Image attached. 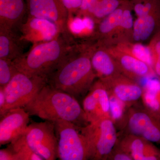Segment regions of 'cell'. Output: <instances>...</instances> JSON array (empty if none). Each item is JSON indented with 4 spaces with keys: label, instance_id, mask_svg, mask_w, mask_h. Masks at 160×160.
Segmentation results:
<instances>
[{
    "label": "cell",
    "instance_id": "cell-1",
    "mask_svg": "<svg viewBox=\"0 0 160 160\" xmlns=\"http://www.w3.org/2000/svg\"><path fill=\"white\" fill-rule=\"evenodd\" d=\"M96 78L92 65L90 42L76 43L47 76V83L77 99L87 94Z\"/></svg>",
    "mask_w": 160,
    "mask_h": 160
},
{
    "label": "cell",
    "instance_id": "cell-2",
    "mask_svg": "<svg viewBox=\"0 0 160 160\" xmlns=\"http://www.w3.org/2000/svg\"><path fill=\"white\" fill-rule=\"evenodd\" d=\"M23 108L29 115L45 121L65 120L81 126L89 124L77 99L48 83Z\"/></svg>",
    "mask_w": 160,
    "mask_h": 160
},
{
    "label": "cell",
    "instance_id": "cell-3",
    "mask_svg": "<svg viewBox=\"0 0 160 160\" xmlns=\"http://www.w3.org/2000/svg\"><path fill=\"white\" fill-rule=\"evenodd\" d=\"M76 43L73 38L61 33L51 41L32 45L29 52L13 62L18 71L27 75L47 77Z\"/></svg>",
    "mask_w": 160,
    "mask_h": 160
},
{
    "label": "cell",
    "instance_id": "cell-4",
    "mask_svg": "<svg viewBox=\"0 0 160 160\" xmlns=\"http://www.w3.org/2000/svg\"><path fill=\"white\" fill-rule=\"evenodd\" d=\"M58 142V158L61 160L90 159L89 145L82 126L65 121H54Z\"/></svg>",
    "mask_w": 160,
    "mask_h": 160
},
{
    "label": "cell",
    "instance_id": "cell-5",
    "mask_svg": "<svg viewBox=\"0 0 160 160\" xmlns=\"http://www.w3.org/2000/svg\"><path fill=\"white\" fill-rule=\"evenodd\" d=\"M89 145L90 159L103 160L109 157L116 144L115 125L110 118L102 119L82 126Z\"/></svg>",
    "mask_w": 160,
    "mask_h": 160
},
{
    "label": "cell",
    "instance_id": "cell-6",
    "mask_svg": "<svg viewBox=\"0 0 160 160\" xmlns=\"http://www.w3.org/2000/svg\"><path fill=\"white\" fill-rule=\"evenodd\" d=\"M47 83V77L30 76L18 72L9 83L3 87L6 103L2 115L9 109L23 108Z\"/></svg>",
    "mask_w": 160,
    "mask_h": 160
},
{
    "label": "cell",
    "instance_id": "cell-7",
    "mask_svg": "<svg viewBox=\"0 0 160 160\" xmlns=\"http://www.w3.org/2000/svg\"><path fill=\"white\" fill-rule=\"evenodd\" d=\"M27 144L45 160L58 158V142L54 122L49 121L32 122L24 133Z\"/></svg>",
    "mask_w": 160,
    "mask_h": 160
},
{
    "label": "cell",
    "instance_id": "cell-8",
    "mask_svg": "<svg viewBox=\"0 0 160 160\" xmlns=\"http://www.w3.org/2000/svg\"><path fill=\"white\" fill-rule=\"evenodd\" d=\"M26 1L27 16L50 21L62 34L73 38L69 29V13L62 0Z\"/></svg>",
    "mask_w": 160,
    "mask_h": 160
},
{
    "label": "cell",
    "instance_id": "cell-9",
    "mask_svg": "<svg viewBox=\"0 0 160 160\" xmlns=\"http://www.w3.org/2000/svg\"><path fill=\"white\" fill-rule=\"evenodd\" d=\"M82 108L88 123L111 118L109 92L102 80L98 79L90 87L83 99Z\"/></svg>",
    "mask_w": 160,
    "mask_h": 160
},
{
    "label": "cell",
    "instance_id": "cell-10",
    "mask_svg": "<svg viewBox=\"0 0 160 160\" xmlns=\"http://www.w3.org/2000/svg\"><path fill=\"white\" fill-rule=\"evenodd\" d=\"M128 124L131 134L160 144V114L148 109L134 111L129 114Z\"/></svg>",
    "mask_w": 160,
    "mask_h": 160
},
{
    "label": "cell",
    "instance_id": "cell-11",
    "mask_svg": "<svg viewBox=\"0 0 160 160\" xmlns=\"http://www.w3.org/2000/svg\"><path fill=\"white\" fill-rule=\"evenodd\" d=\"M18 28L22 39L32 45L51 41L62 33L52 22L28 16Z\"/></svg>",
    "mask_w": 160,
    "mask_h": 160
},
{
    "label": "cell",
    "instance_id": "cell-12",
    "mask_svg": "<svg viewBox=\"0 0 160 160\" xmlns=\"http://www.w3.org/2000/svg\"><path fill=\"white\" fill-rule=\"evenodd\" d=\"M29 114L22 107L10 109L1 116L0 145L11 143L22 135L28 126Z\"/></svg>",
    "mask_w": 160,
    "mask_h": 160
},
{
    "label": "cell",
    "instance_id": "cell-13",
    "mask_svg": "<svg viewBox=\"0 0 160 160\" xmlns=\"http://www.w3.org/2000/svg\"><path fill=\"white\" fill-rule=\"evenodd\" d=\"M101 80L105 83L109 93L127 105L142 98V86L135 80L122 73Z\"/></svg>",
    "mask_w": 160,
    "mask_h": 160
},
{
    "label": "cell",
    "instance_id": "cell-14",
    "mask_svg": "<svg viewBox=\"0 0 160 160\" xmlns=\"http://www.w3.org/2000/svg\"><path fill=\"white\" fill-rule=\"evenodd\" d=\"M106 47L117 63L122 74L135 81L156 76L152 68L147 63L112 46Z\"/></svg>",
    "mask_w": 160,
    "mask_h": 160
},
{
    "label": "cell",
    "instance_id": "cell-15",
    "mask_svg": "<svg viewBox=\"0 0 160 160\" xmlns=\"http://www.w3.org/2000/svg\"><path fill=\"white\" fill-rule=\"evenodd\" d=\"M90 49L92 65L98 79H103L122 73L106 47L91 42Z\"/></svg>",
    "mask_w": 160,
    "mask_h": 160
},
{
    "label": "cell",
    "instance_id": "cell-16",
    "mask_svg": "<svg viewBox=\"0 0 160 160\" xmlns=\"http://www.w3.org/2000/svg\"><path fill=\"white\" fill-rule=\"evenodd\" d=\"M151 142L132 134L129 135L121 143L122 151L130 155L132 160H160V151Z\"/></svg>",
    "mask_w": 160,
    "mask_h": 160
},
{
    "label": "cell",
    "instance_id": "cell-17",
    "mask_svg": "<svg viewBox=\"0 0 160 160\" xmlns=\"http://www.w3.org/2000/svg\"><path fill=\"white\" fill-rule=\"evenodd\" d=\"M27 12L26 0H0V28H19Z\"/></svg>",
    "mask_w": 160,
    "mask_h": 160
},
{
    "label": "cell",
    "instance_id": "cell-18",
    "mask_svg": "<svg viewBox=\"0 0 160 160\" xmlns=\"http://www.w3.org/2000/svg\"><path fill=\"white\" fill-rule=\"evenodd\" d=\"M125 5L120 6L112 13L96 24L92 40L105 46H111L122 16Z\"/></svg>",
    "mask_w": 160,
    "mask_h": 160
},
{
    "label": "cell",
    "instance_id": "cell-19",
    "mask_svg": "<svg viewBox=\"0 0 160 160\" xmlns=\"http://www.w3.org/2000/svg\"><path fill=\"white\" fill-rule=\"evenodd\" d=\"M15 30L0 28V58L14 61L25 53L24 44L26 42Z\"/></svg>",
    "mask_w": 160,
    "mask_h": 160
},
{
    "label": "cell",
    "instance_id": "cell-20",
    "mask_svg": "<svg viewBox=\"0 0 160 160\" xmlns=\"http://www.w3.org/2000/svg\"><path fill=\"white\" fill-rule=\"evenodd\" d=\"M160 29V9L134 21L133 42H142L152 36Z\"/></svg>",
    "mask_w": 160,
    "mask_h": 160
},
{
    "label": "cell",
    "instance_id": "cell-21",
    "mask_svg": "<svg viewBox=\"0 0 160 160\" xmlns=\"http://www.w3.org/2000/svg\"><path fill=\"white\" fill-rule=\"evenodd\" d=\"M142 87V98L146 109L160 115V80L157 77H149Z\"/></svg>",
    "mask_w": 160,
    "mask_h": 160
},
{
    "label": "cell",
    "instance_id": "cell-22",
    "mask_svg": "<svg viewBox=\"0 0 160 160\" xmlns=\"http://www.w3.org/2000/svg\"><path fill=\"white\" fill-rule=\"evenodd\" d=\"M131 8L132 7L125 6L117 31L110 46L122 42H133L134 21Z\"/></svg>",
    "mask_w": 160,
    "mask_h": 160
},
{
    "label": "cell",
    "instance_id": "cell-23",
    "mask_svg": "<svg viewBox=\"0 0 160 160\" xmlns=\"http://www.w3.org/2000/svg\"><path fill=\"white\" fill-rule=\"evenodd\" d=\"M111 46L145 62L152 68V58L148 46H145L142 42H122Z\"/></svg>",
    "mask_w": 160,
    "mask_h": 160
},
{
    "label": "cell",
    "instance_id": "cell-24",
    "mask_svg": "<svg viewBox=\"0 0 160 160\" xmlns=\"http://www.w3.org/2000/svg\"><path fill=\"white\" fill-rule=\"evenodd\" d=\"M8 147L13 152L17 160H44L29 147L24 133L9 143Z\"/></svg>",
    "mask_w": 160,
    "mask_h": 160
},
{
    "label": "cell",
    "instance_id": "cell-25",
    "mask_svg": "<svg viewBox=\"0 0 160 160\" xmlns=\"http://www.w3.org/2000/svg\"><path fill=\"white\" fill-rule=\"evenodd\" d=\"M120 6L119 0H98L91 19L97 24Z\"/></svg>",
    "mask_w": 160,
    "mask_h": 160
},
{
    "label": "cell",
    "instance_id": "cell-26",
    "mask_svg": "<svg viewBox=\"0 0 160 160\" xmlns=\"http://www.w3.org/2000/svg\"><path fill=\"white\" fill-rule=\"evenodd\" d=\"M152 60V69L160 80V29L152 37L148 45Z\"/></svg>",
    "mask_w": 160,
    "mask_h": 160
},
{
    "label": "cell",
    "instance_id": "cell-27",
    "mask_svg": "<svg viewBox=\"0 0 160 160\" xmlns=\"http://www.w3.org/2000/svg\"><path fill=\"white\" fill-rule=\"evenodd\" d=\"M18 72L13 61L0 58V86L7 85Z\"/></svg>",
    "mask_w": 160,
    "mask_h": 160
},
{
    "label": "cell",
    "instance_id": "cell-28",
    "mask_svg": "<svg viewBox=\"0 0 160 160\" xmlns=\"http://www.w3.org/2000/svg\"><path fill=\"white\" fill-rule=\"evenodd\" d=\"M109 94L111 119L114 124L119 123L124 119L126 108L127 105L109 92Z\"/></svg>",
    "mask_w": 160,
    "mask_h": 160
},
{
    "label": "cell",
    "instance_id": "cell-29",
    "mask_svg": "<svg viewBox=\"0 0 160 160\" xmlns=\"http://www.w3.org/2000/svg\"><path fill=\"white\" fill-rule=\"evenodd\" d=\"M132 8L138 18L147 15L158 10L160 9V6L152 0H137Z\"/></svg>",
    "mask_w": 160,
    "mask_h": 160
},
{
    "label": "cell",
    "instance_id": "cell-30",
    "mask_svg": "<svg viewBox=\"0 0 160 160\" xmlns=\"http://www.w3.org/2000/svg\"><path fill=\"white\" fill-rule=\"evenodd\" d=\"M98 0H83L79 9L76 13L78 17L91 19Z\"/></svg>",
    "mask_w": 160,
    "mask_h": 160
},
{
    "label": "cell",
    "instance_id": "cell-31",
    "mask_svg": "<svg viewBox=\"0 0 160 160\" xmlns=\"http://www.w3.org/2000/svg\"><path fill=\"white\" fill-rule=\"evenodd\" d=\"M64 6L68 10L69 22L73 15L76 14L83 0H62Z\"/></svg>",
    "mask_w": 160,
    "mask_h": 160
},
{
    "label": "cell",
    "instance_id": "cell-32",
    "mask_svg": "<svg viewBox=\"0 0 160 160\" xmlns=\"http://www.w3.org/2000/svg\"><path fill=\"white\" fill-rule=\"evenodd\" d=\"M0 160H17V158L13 152L7 147L0 150Z\"/></svg>",
    "mask_w": 160,
    "mask_h": 160
},
{
    "label": "cell",
    "instance_id": "cell-33",
    "mask_svg": "<svg viewBox=\"0 0 160 160\" xmlns=\"http://www.w3.org/2000/svg\"><path fill=\"white\" fill-rule=\"evenodd\" d=\"M111 158L114 160H132V158L130 155L125 152L122 151L113 154Z\"/></svg>",
    "mask_w": 160,
    "mask_h": 160
},
{
    "label": "cell",
    "instance_id": "cell-34",
    "mask_svg": "<svg viewBox=\"0 0 160 160\" xmlns=\"http://www.w3.org/2000/svg\"><path fill=\"white\" fill-rule=\"evenodd\" d=\"M6 103V94L4 87L0 86V115H2Z\"/></svg>",
    "mask_w": 160,
    "mask_h": 160
}]
</instances>
